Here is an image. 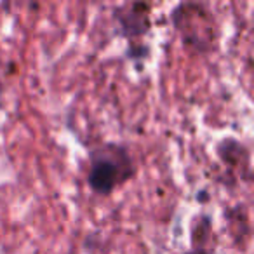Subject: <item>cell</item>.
<instances>
[{
	"instance_id": "6da1fadb",
	"label": "cell",
	"mask_w": 254,
	"mask_h": 254,
	"mask_svg": "<svg viewBox=\"0 0 254 254\" xmlns=\"http://www.w3.org/2000/svg\"><path fill=\"white\" fill-rule=\"evenodd\" d=\"M120 164L110 157H96L89 173L87 183L96 193L108 195L120 180Z\"/></svg>"
},
{
	"instance_id": "7a4b0ae2",
	"label": "cell",
	"mask_w": 254,
	"mask_h": 254,
	"mask_svg": "<svg viewBox=\"0 0 254 254\" xmlns=\"http://www.w3.org/2000/svg\"><path fill=\"white\" fill-rule=\"evenodd\" d=\"M187 254H207L205 251H191V253H187Z\"/></svg>"
}]
</instances>
